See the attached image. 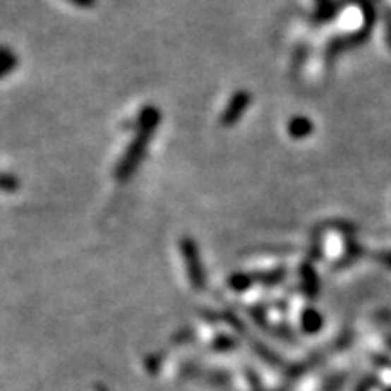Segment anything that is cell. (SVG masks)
I'll use <instances>...</instances> for the list:
<instances>
[{"label": "cell", "mask_w": 391, "mask_h": 391, "mask_svg": "<svg viewBox=\"0 0 391 391\" xmlns=\"http://www.w3.org/2000/svg\"><path fill=\"white\" fill-rule=\"evenodd\" d=\"M15 67H17V56L8 47H0V78L8 75Z\"/></svg>", "instance_id": "cell-3"}, {"label": "cell", "mask_w": 391, "mask_h": 391, "mask_svg": "<svg viewBox=\"0 0 391 391\" xmlns=\"http://www.w3.org/2000/svg\"><path fill=\"white\" fill-rule=\"evenodd\" d=\"M67 2H71V4L76 6V8H82V9H89L96 4V0H67Z\"/></svg>", "instance_id": "cell-4"}, {"label": "cell", "mask_w": 391, "mask_h": 391, "mask_svg": "<svg viewBox=\"0 0 391 391\" xmlns=\"http://www.w3.org/2000/svg\"><path fill=\"white\" fill-rule=\"evenodd\" d=\"M181 255H184L185 267H187L188 279H191L192 287L196 290L205 288V270L203 265L200 261V254H198V246L192 241L191 237H184L181 239Z\"/></svg>", "instance_id": "cell-2"}, {"label": "cell", "mask_w": 391, "mask_h": 391, "mask_svg": "<svg viewBox=\"0 0 391 391\" xmlns=\"http://www.w3.org/2000/svg\"><path fill=\"white\" fill-rule=\"evenodd\" d=\"M160 124V113L158 109L155 107H145L140 113V118H138V133L136 138H134V142L131 143L127 152L121 158L120 165L116 169V179L120 181H125V179H129L133 176V172L136 171V167L140 165L142 162L143 155H145L147 145H149L150 138L155 134L156 127Z\"/></svg>", "instance_id": "cell-1"}]
</instances>
